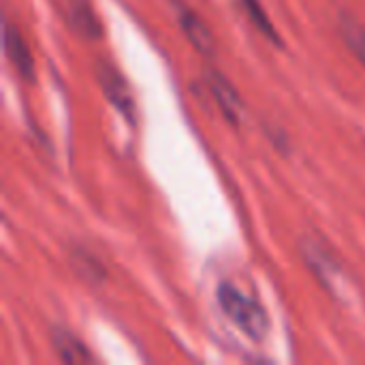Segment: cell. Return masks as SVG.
Returning a JSON list of instances; mask_svg holds the SVG:
<instances>
[{"label": "cell", "instance_id": "obj_1", "mask_svg": "<svg viewBox=\"0 0 365 365\" xmlns=\"http://www.w3.org/2000/svg\"><path fill=\"white\" fill-rule=\"evenodd\" d=\"M218 304L225 310V314L255 342L263 340L269 331V317L267 312L250 297H246L237 287L231 282L218 284L216 291Z\"/></svg>", "mask_w": 365, "mask_h": 365}, {"label": "cell", "instance_id": "obj_2", "mask_svg": "<svg viewBox=\"0 0 365 365\" xmlns=\"http://www.w3.org/2000/svg\"><path fill=\"white\" fill-rule=\"evenodd\" d=\"M96 79L101 83V90L109 98V103L133 124L135 122V98L130 94V88L122 73L107 60L96 62Z\"/></svg>", "mask_w": 365, "mask_h": 365}, {"label": "cell", "instance_id": "obj_3", "mask_svg": "<svg viewBox=\"0 0 365 365\" xmlns=\"http://www.w3.org/2000/svg\"><path fill=\"white\" fill-rule=\"evenodd\" d=\"M205 79H207L210 92H212L214 101L218 103L220 111L225 113V118L231 124H242L246 107H244V101H242L240 92L235 90V86L222 73H218V71H207Z\"/></svg>", "mask_w": 365, "mask_h": 365}, {"label": "cell", "instance_id": "obj_4", "mask_svg": "<svg viewBox=\"0 0 365 365\" xmlns=\"http://www.w3.org/2000/svg\"><path fill=\"white\" fill-rule=\"evenodd\" d=\"M175 13H178L180 28L184 30V34L192 43V47L203 56H212L216 51V38H214L212 30L207 28V24L190 6H186L182 2L175 6Z\"/></svg>", "mask_w": 365, "mask_h": 365}, {"label": "cell", "instance_id": "obj_5", "mask_svg": "<svg viewBox=\"0 0 365 365\" xmlns=\"http://www.w3.org/2000/svg\"><path fill=\"white\" fill-rule=\"evenodd\" d=\"M2 41H4V53L11 60V64L17 68V73L32 81L34 79V60L32 53L21 36V32L17 30L15 24H11L9 19L4 21V32H2Z\"/></svg>", "mask_w": 365, "mask_h": 365}, {"label": "cell", "instance_id": "obj_6", "mask_svg": "<svg viewBox=\"0 0 365 365\" xmlns=\"http://www.w3.org/2000/svg\"><path fill=\"white\" fill-rule=\"evenodd\" d=\"M302 255H304L306 263L310 265V269H312L323 282L329 284V282L334 280V276L338 274L336 261L331 259V255L327 252V248H325L321 242H317V240H312V237H306V240L302 242Z\"/></svg>", "mask_w": 365, "mask_h": 365}, {"label": "cell", "instance_id": "obj_7", "mask_svg": "<svg viewBox=\"0 0 365 365\" xmlns=\"http://www.w3.org/2000/svg\"><path fill=\"white\" fill-rule=\"evenodd\" d=\"M51 342H53V349L64 364H90L92 361L88 346L66 329H53Z\"/></svg>", "mask_w": 365, "mask_h": 365}, {"label": "cell", "instance_id": "obj_8", "mask_svg": "<svg viewBox=\"0 0 365 365\" xmlns=\"http://www.w3.org/2000/svg\"><path fill=\"white\" fill-rule=\"evenodd\" d=\"M66 15L71 26L86 38H98L101 36V24L92 11V6L86 0H68L66 2Z\"/></svg>", "mask_w": 365, "mask_h": 365}, {"label": "cell", "instance_id": "obj_9", "mask_svg": "<svg viewBox=\"0 0 365 365\" xmlns=\"http://www.w3.org/2000/svg\"><path fill=\"white\" fill-rule=\"evenodd\" d=\"M338 26H340V34L346 41L349 49L357 56V60L365 66V26L355 15L346 13V11H340Z\"/></svg>", "mask_w": 365, "mask_h": 365}, {"label": "cell", "instance_id": "obj_10", "mask_svg": "<svg viewBox=\"0 0 365 365\" xmlns=\"http://www.w3.org/2000/svg\"><path fill=\"white\" fill-rule=\"evenodd\" d=\"M240 4H242V6H244V11L248 13L250 21L261 30V34H263L269 43L280 45V34L276 32V28H274V24L269 21L267 13L263 11L261 2H259V0H240Z\"/></svg>", "mask_w": 365, "mask_h": 365}, {"label": "cell", "instance_id": "obj_11", "mask_svg": "<svg viewBox=\"0 0 365 365\" xmlns=\"http://www.w3.org/2000/svg\"><path fill=\"white\" fill-rule=\"evenodd\" d=\"M75 267L81 269V274L86 278H103L105 276V269L101 267V263L96 259H92L88 252H81V257L77 259L75 257Z\"/></svg>", "mask_w": 365, "mask_h": 365}]
</instances>
